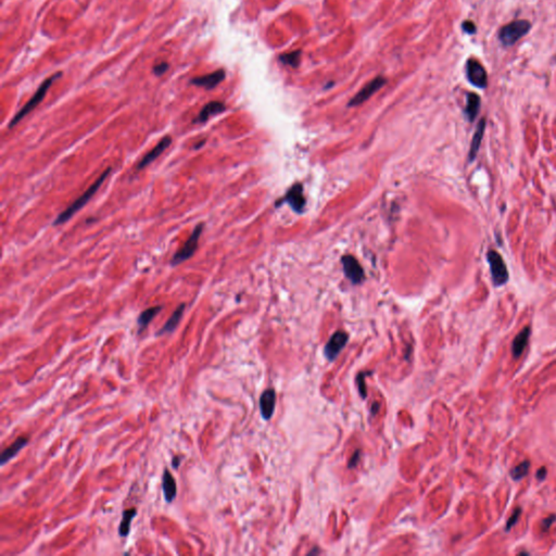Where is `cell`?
Returning <instances> with one entry per match:
<instances>
[{
  "mask_svg": "<svg viewBox=\"0 0 556 556\" xmlns=\"http://www.w3.org/2000/svg\"><path fill=\"white\" fill-rule=\"evenodd\" d=\"M111 170H112L111 167H108V169H106L103 172V174H101L97 179H96L95 183L92 185L91 187H88V189L85 191V193H84L82 196H80L79 198H77L73 203H71V205L67 209H65L63 212H61L58 215V218L55 220V222H53V225H61V224H64L65 222H68V221L72 217H73V215L77 211H80L84 206L87 205V202L92 199V197L96 194V191L99 189V187L101 186V184H103L106 181V178L109 176V174L111 173Z\"/></svg>",
  "mask_w": 556,
  "mask_h": 556,
  "instance_id": "cell-1",
  "label": "cell"
},
{
  "mask_svg": "<svg viewBox=\"0 0 556 556\" xmlns=\"http://www.w3.org/2000/svg\"><path fill=\"white\" fill-rule=\"evenodd\" d=\"M61 75H62V73H60V72H59V73L50 76L49 79H47L44 83H41V85L38 87L37 91H36V93L34 94L33 97L27 101V104L24 106L19 112L16 113V114L13 116V118L11 119V122L9 123L8 127L12 128L13 126H15V125L19 123L23 117H25L28 114V113H31L35 109V108L37 107L41 103V101L44 100L45 96L48 92V89H49V87L51 86V84L55 82L57 79H59V77Z\"/></svg>",
  "mask_w": 556,
  "mask_h": 556,
  "instance_id": "cell-2",
  "label": "cell"
},
{
  "mask_svg": "<svg viewBox=\"0 0 556 556\" xmlns=\"http://www.w3.org/2000/svg\"><path fill=\"white\" fill-rule=\"evenodd\" d=\"M531 28V24L527 20H516L506 24L500 29L499 39L504 46H513L514 44L527 34Z\"/></svg>",
  "mask_w": 556,
  "mask_h": 556,
  "instance_id": "cell-3",
  "label": "cell"
},
{
  "mask_svg": "<svg viewBox=\"0 0 556 556\" xmlns=\"http://www.w3.org/2000/svg\"><path fill=\"white\" fill-rule=\"evenodd\" d=\"M203 227H205V224L203 223H200L195 227L193 234H191V236L188 238V240L185 242L183 248L179 249L177 252L173 255L171 265L176 266L178 264H181V263L189 260L191 256L195 254L197 248H198L199 239L202 234Z\"/></svg>",
  "mask_w": 556,
  "mask_h": 556,
  "instance_id": "cell-4",
  "label": "cell"
},
{
  "mask_svg": "<svg viewBox=\"0 0 556 556\" xmlns=\"http://www.w3.org/2000/svg\"><path fill=\"white\" fill-rule=\"evenodd\" d=\"M487 260L490 265V271H491L494 286L500 287L506 284L507 280H509L510 275H509V271H507L505 262L503 258L501 256V254L497 252V251L490 250L487 254Z\"/></svg>",
  "mask_w": 556,
  "mask_h": 556,
  "instance_id": "cell-5",
  "label": "cell"
},
{
  "mask_svg": "<svg viewBox=\"0 0 556 556\" xmlns=\"http://www.w3.org/2000/svg\"><path fill=\"white\" fill-rule=\"evenodd\" d=\"M466 75L467 79L478 88H486L488 85V76L482 64L475 59H469L466 63Z\"/></svg>",
  "mask_w": 556,
  "mask_h": 556,
  "instance_id": "cell-6",
  "label": "cell"
},
{
  "mask_svg": "<svg viewBox=\"0 0 556 556\" xmlns=\"http://www.w3.org/2000/svg\"><path fill=\"white\" fill-rule=\"evenodd\" d=\"M386 84V80L384 77H376L375 80H373L370 83H368L367 85L364 87L363 89H361L360 92H358L353 98L351 99V101L349 103V107H355L361 105L363 103H365L367 99H369L372 96L376 93L378 92L379 89L384 86Z\"/></svg>",
  "mask_w": 556,
  "mask_h": 556,
  "instance_id": "cell-7",
  "label": "cell"
},
{
  "mask_svg": "<svg viewBox=\"0 0 556 556\" xmlns=\"http://www.w3.org/2000/svg\"><path fill=\"white\" fill-rule=\"evenodd\" d=\"M342 264L343 270L345 273V276L348 277L353 284H360L362 283L365 275L360 263L352 255H345L342 258Z\"/></svg>",
  "mask_w": 556,
  "mask_h": 556,
  "instance_id": "cell-8",
  "label": "cell"
},
{
  "mask_svg": "<svg viewBox=\"0 0 556 556\" xmlns=\"http://www.w3.org/2000/svg\"><path fill=\"white\" fill-rule=\"evenodd\" d=\"M348 334L344 332H337L333 334L325 346V355L328 360L334 361L338 356L348 342Z\"/></svg>",
  "mask_w": 556,
  "mask_h": 556,
  "instance_id": "cell-9",
  "label": "cell"
},
{
  "mask_svg": "<svg viewBox=\"0 0 556 556\" xmlns=\"http://www.w3.org/2000/svg\"><path fill=\"white\" fill-rule=\"evenodd\" d=\"M172 143V138L170 136H165L163 137L162 139H161L158 143L157 146L153 147L150 151H149L145 157H143L140 161L138 165H137V170H142L145 169L146 166H148L150 163H152L153 161L157 159L158 157H160L162 152H164L167 148L170 147V145Z\"/></svg>",
  "mask_w": 556,
  "mask_h": 556,
  "instance_id": "cell-10",
  "label": "cell"
},
{
  "mask_svg": "<svg viewBox=\"0 0 556 556\" xmlns=\"http://www.w3.org/2000/svg\"><path fill=\"white\" fill-rule=\"evenodd\" d=\"M224 79H225V71L218 70L213 72V73L196 77V79L191 81V84H194V85L197 86L205 87L206 89H213L214 87H217L220 83H222Z\"/></svg>",
  "mask_w": 556,
  "mask_h": 556,
  "instance_id": "cell-11",
  "label": "cell"
},
{
  "mask_svg": "<svg viewBox=\"0 0 556 556\" xmlns=\"http://www.w3.org/2000/svg\"><path fill=\"white\" fill-rule=\"evenodd\" d=\"M284 201L288 202L296 212H301L303 210L304 206H306V199H304L303 188L301 185L299 184L295 185V186L288 191V194L286 195V198L284 199Z\"/></svg>",
  "mask_w": 556,
  "mask_h": 556,
  "instance_id": "cell-12",
  "label": "cell"
},
{
  "mask_svg": "<svg viewBox=\"0 0 556 556\" xmlns=\"http://www.w3.org/2000/svg\"><path fill=\"white\" fill-rule=\"evenodd\" d=\"M223 111H225L224 104L220 103V101H211V103L207 104L202 108V110L200 111L198 116L195 118L194 123H205L211 116L217 115L219 113H222Z\"/></svg>",
  "mask_w": 556,
  "mask_h": 556,
  "instance_id": "cell-13",
  "label": "cell"
},
{
  "mask_svg": "<svg viewBox=\"0 0 556 556\" xmlns=\"http://www.w3.org/2000/svg\"><path fill=\"white\" fill-rule=\"evenodd\" d=\"M162 488H163L165 501L167 503H172L176 498L177 487H176V481L174 479V477H173V475L171 474V471L166 468L164 469L163 476H162Z\"/></svg>",
  "mask_w": 556,
  "mask_h": 556,
  "instance_id": "cell-14",
  "label": "cell"
},
{
  "mask_svg": "<svg viewBox=\"0 0 556 556\" xmlns=\"http://www.w3.org/2000/svg\"><path fill=\"white\" fill-rule=\"evenodd\" d=\"M275 408V391L268 389L263 392L260 399V409L261 414L264 420H270L274 413Z\"/></svg>",
  "mask_w": 556,
  "mask_h": 556,
  "instance_id": "cell-15",
  "label": "cell"
},
{
  "mask_svg": "<svg viewBox=\"0 0 556 556\" xmlns=\"http://www.w3.org/2000/svg\"><path fill=\"white\" fill-rule=\"evenodd\" d=\"M185 308H186V304H185V303L179 304L177 309L171 315V318L167 320V322L163 325V327L158 332V334H157L158 336H162V334H170V333H173L175 331V328L177 327V325L179 324V322H181V320L183 318Z\"/></svg>",
  "mask_w": 556,
  "mask_h": 556,
  "instance_id": "cell-16",
  "label": "cell"
},
{
  "mask_svg": "<svg viewBox=\"0 0 556 556\" xmlns=\"http://www.w3.org/2000/svg\"><path fill=\"white\" fill-rule=\"evenodd\" d=\"M28 444V438L27 437H20L17 438L13 444H12L10 446H8L7 449H4L1 453V455H0V464L3 465L7 462H9L11 458H13L17 453H19L24 446H26Z\"/></svg>",
  "mask_w": 556,
  "mask_h": 556,
  "instance_id": "cell-17",
  "label": "cell"
},
{
  "mask_svg": "<svg viewBox=\"0 0 556 556\" xmlns=\"http://www.w3.org/2000/svg\"><path fill=\"white\" fill-rule=\"evenodd\" d=\"M485 129H486V119L481 118L480 122L478 123V126L473 137V140H471V145L469 149V161H474L477 157L478 151H479V148H480L481 140L483 138Z\"/></svg>",
  "mask_w": 556,
  "mask_h": 556,
  "instance_id": "cell-18",
  "label": "cell"
},
{
  "mask_svg": "<svg viewBox=\"0 0 556 556\" xmlns=\"http://www.w3.org/2000/svg\"><path fill=\"white\" fill-rule=\"evenodd\" d=\"M530 336V328L525 327L524 330L519 333L517 336L514 339V342L512 344V351L515 357L521 356L526 348V345L528 343V339Z\"/></svg>",
  "mask_w": 556,
  "mask_h": 556,
  "instance_id": "cell-19",
  "label": "cell"
},
{
  "mask_svg": "<svg viewBox=\"0 0 556 556\" xmlns=\"http://www.w3.org/2000/svg\"><path fill=\"white\" fill-rule=\"evenodd\" d=\"M480 109V97L478 95L470 93L467 95V104L465 108V114L470 122L476 118Z\"/></svg>",
  "mask_w": 556,
  "mask_h": 556,
  "instance_id": "cell-20",
  "label": "cell"
},
{
  "mask_svg": "<svg viewBox=\"0 0 556 556\" xmlns=\"http://www.w3.org/2000/svg\"><path fill=\"white\" fill-rule=\"evenodd\" d=\"M137 515V510L136 509H128V510H125L123 512V516H122V521L121 524L118 526V535L125 538L129 535V531H130V525H131V521H133V518Z\"/></svg>",
  "mask_w": 556,
  "mask_h": 556,
  "instance_id": "cell-21",
  "label": "cell"
},
{
  "mask_svg": "<svg viewBox=\"0 0 556 556\" xmlns=\"http://www.w3.org/2000/svg\"><path fill=\"white\" fill-rule=\"evenodd\" d=\"M161 310H162V307L157 306V307L149 308V309L143 311V312L139 315V318H138L139 332H142L149 324H150L151 321L155 318V315H158L160 313Z\"/></svg>",
  "mask_w": 556,
  "mask_h": 556,
  "instance_id": "cell-22",
  "label": "cell"
},
{
  "mask_svg": "<svg viewBox=\"0 0 556 556\" xmlns=\"http://www.w3.org/2000/svg\"><path fill=\"white\" fill-rule=\"evenodd\" d=\"M300 57H301V51L298 50L290 53H285V55L279 57V60L280 62L286 65H289V67L292 68H297L299 63H300Z\"/></svg>",
  "mask_w": 556,
  "mask_h": 556,
  "instance_id": "cell-23",
  "label": "cell"
},
{
  "mask_svg": "<svg viewBox=\"0 0 556 556\" xmlns=\"http://www.w3.org/2000/svg\"><path fill=\"white\" fill-rule=\"evenodd\" d=\"M529 467H530V463L528 461H525L519 465H517L516 467H514L511 471V475L515 480L522 479L523 477H525L526 475L528 474Z\"/></svg>",
  "mask_w": 556,
  "mask_h": 556,
  "instance_id": "cell-24",
  "label": "cell"
},
{
  "mask_svg": "<svg viewBox=\"0 0 556 556\" xmlns=\"http://www.w3.org/2000/svg\"><path fill=\"white\" fill-rule=\"evenodd\" d=\"M167 69H169V63H166V62H161V63H158L157 65H154V67H153V73H154L155 75L161 76V75H163V74L165 73V72L167 71Z\"/></svg>",
  "mask_w": 556,
  "mask_h": 556,
  "instance_id": "cell-25",
  "label": "cell"
},
{
  "mask_svg": "<svg viewBox=\"0 0 556 556\" xmlns=\"http://www.w3.org/2000/svg\"><path fill=\"white\" fill-rule=\"evenodd\" d=\"M521 512H522L521 509H516L515 512L513 513L512 517L509 519V522H507V525H506V530H507V531H509V530L511 529L512 526L515 525V523L518 521L519 516H521Z\"/></svg>",
  "mask_w": 556,
  "mask_h": 556,
  "instance_id": "cell-26",
  "label": "cell"
},
{
  "mask_svg": "<svg viewBox=\"0 0 556 556\" xmlns=\"http://www.w3.org/2000/svg\"><path fill=\"white\" fill-rule=\"evenodd\" d=\"M462 27H463L464 31H465L466 33H467V34H469V35L475 34L476 31H477V28H476V26H475V24H474L473 22H471V21H465V22L462 24Z\"/></svg>",
  "mask_w": 556,
  "mask_h": 556,
  "instance_id": "cell-27",
  "label": "cell"
},
{
  "mask_svg": "<svg viewBox=\"0 0 556 556\" xmlns=\"http://www.w3.org/2000/svg\"><path fill=\"white\" fill-rule=\"evenodd\" d=\"M555 518H556V517H555L554 515H551V516H549L548 518L543 519V522H542V524H541V529H542V531H547V530H549V528L551 527V525L554 523Z\"/></svg>",
  "mask_w": 556,
  "mask_h": 556,
  "instance_id": "cell-28",
  "label": "cell"
},
{
  "mask_svg": "<svg viewBox=\"0 0 556 556\" xmlns=\"http://www.w3.org/2000/svg\"><path fill=\"white\" fill-rule=\"evenodd\" d=\"M546 475H547V469H546L545 467H542V468L537 473V478H538V479H540V480H543V479H545V478H546Z\"/></svg>",
  "mask_w": 556,
  "mask_h": 556,
  "instance_id": "cell-29",
  "label": "cell"
},
{
  "mask_svg": "<svg viewBox=\"0 0 556 556\" xmlns=\"http://www.w3.org/2000/svg\"><path fill=\"white\" fill-rule=\"evenodd\" d=\"M179 464H181V457H179V456H174V457H173V461H172L173 467H174L175 469L178 468Z\"/></svg>",
  "mask_w": 556,
  "mask_h": 556,
  "instance_id": "cell-30",
  "label": "cell"
},
{
  "mask_svg": "<svg viewBox=\"0 0 556 556\" xmlns=\"http://www.w3.org/2000/svg\"><path fill=\"white\" fill-rule=\"evenodd\" d=\"M205 142H206V139H203L201 142H198V145H197L195 148H196V149H199L200 147L203 146V143H205Z\"/></svg>",
  "mask_w": 556,
  "mask_h": 556,
  "instance_id": "cell-31",
  "label": "cell"
}]
</instances>
